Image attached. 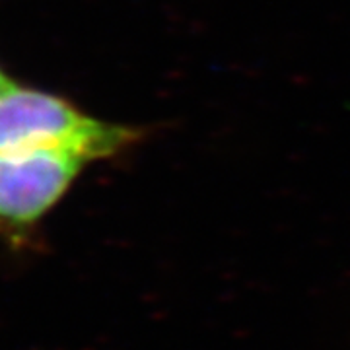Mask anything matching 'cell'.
<instances>
[{"label":"cell","instance_id":"obj_1","mask_svg":"<svg viewBox=\"0 0 350 350\" xmlns=\"http://www.w3.org/2000/svg\"><path fill=\"white\" fill-rule=\"evenodd\" d=\"M146 129L101 121L57 94L16 84L0 96V152L66 146L94 162L138 144Z\"/></svg>","mask_w":350,"mask_h":350},{"label":"cell","instance_id":"obj_2","mask_svg":"<svg viewBox=\"0 0 350 350\" xmlns=\"http://www.w3.org/2000/svg\"><path fill=\"white\" fill-rule=\"evenodd\" d=\"M94 160L76 148L0 152V238L22 247Z\"/></svg>","mask_w":350,"mask_h":350},{"label":"cell","instance_id":"obj_3","mask_svg":"<svg viewBox=\"0 0 350 350\" xmlns=\"http://www.w3.org/2000/svg\"><path fill=\"white\" fill-rule=\"evenodd\" d=\"M12 86H16V82H14L12 78H10V76L6 75V72L0 68V96H2L4 92H8V90H10Z\"/></svg>","mask_w":350,"mask_h":350}]
</instances>
